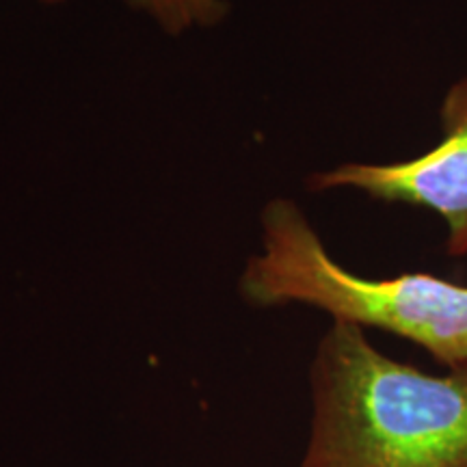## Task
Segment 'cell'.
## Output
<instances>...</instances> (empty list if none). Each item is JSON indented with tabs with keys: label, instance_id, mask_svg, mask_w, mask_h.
Masks as SVG:
<instances>
[{
	"label": "cell",
	"instance_id": "6da1fadb",
	"mask_svg": "<svg viewBox=\"0 0 467 467\" xmlns=\"http://www.w3.org/2000/svg\"><path fill=\"white\" fill-rule=\"evenodd\" d=\"M299 467H467V366L431 375L331 323L309 368Z\"/></svg>",
	"mask_w": 467,
	"mask_h": 467
},
{
	"label": "cell",
	"instance_id": "3957f363",
	"mask_svg": "<svg viewBox=\"0 0 467 467\" xmlns=\"http://www.w3.org/2000/svg\"><path fill=\"white\" fill-rule=\"evenodd\" d=\"M440 126V141L416 159L347 162L314 173L307 189H355L381 203L431 210L446 225L448 258H467V76L443 93Z\"/></svg>",
	"mask_w": 467,
	"mask_h": 467
},
{
	"label": "cell",
	"instance_id": "277c9868",
	"mask_svg": "<svg viewBox=\"0 0 467 467\" xmlns=\"http://www.w3.org/2000/svg\"><path fill=\"white\" fill-rule=\"evenodd\" d=\"M132 9L154 17L167 33L219 25L227 14L223 0H128Z\"/></svg>",
	"mask_w": 467,
	"mask_h": 467
},
{
	"label": "cell",
	"instance_id": "7a4b0ae2",
	"mask_svg": "<svg viewBox=\"0 0 467 467\" xmlns=\"http://www.w3.org/2000/svg\"><path fill=\"white\" fill-rule=\"evenodd\" d=\"M254 307L307 306L334 323L416 344L446 370L467 366V284L426 271L364 277L331 258L303 210L273 200L262 214V254L241 277Z\"/></svg>",
	"mask_w": 467,
	"mask_h": 467
},
{
	"label": "cell",
	"instance_id": "5b68a950",
	"mask_svg": "<svg viewBox=\"0 0 467 467\" xmlns=\"http://www.w3.org/2000/svg\"><path fill=\"white\" fill-rule=\"evenodd\" d=\"M42 3H52V5H55V3H63V0H42Z\"/></svg>",
	"mask_w": 467,
	"mask_h": 467
}]
</instances>
